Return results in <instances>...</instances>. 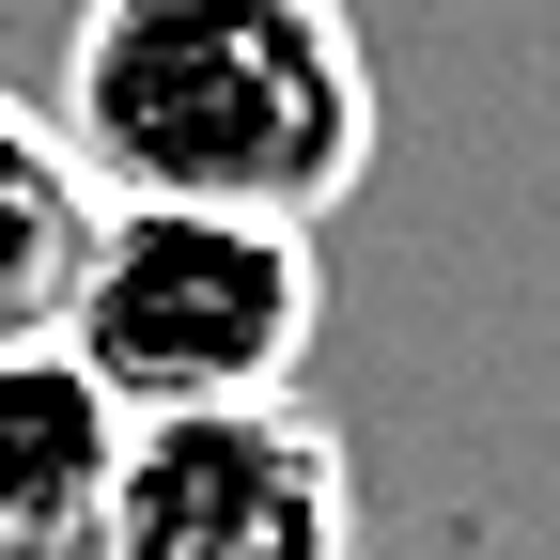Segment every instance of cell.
<instances>
[{"instance_id": "obj_1", "label": "cell", "mask_w": 560, "mask_h": 560, "mask_svg": "<svg viewBox=\"0 0 560 560\" xmlns=\"http://www.w3.org/2000/svg\"><path fill=\"white\" fill-rule=\"evenodd\" d=\"M62 140L94 202L327 219L374 172V47L342 0H79Z\"/></svg>"}, {"instance_id": "obj_2", "label": "cell", "mask_w": 560, "mask_h": 560, "mask_svg": "<svg viewBox=\"0 0 560 560\" xmlns=\"http://www.w3.org/2000/svg\"><path fill=\"white\" fill-rule=\"evenodd\" d=\"M327 342V249L296 219L234 202H94L62 359L125 420H202V405H280Z\"/></svg>"}, {"instance_id": "obj_5", "label": "cell", "mask_w": 560, "mask_h": 560, "mask_svg": "<svg viewBox=\"0 0 560 560\" xmlns=\"http://www.w3.org/2000/svg\"><path fill=\"white\" fill-rule=\"evenodd\" d=\"M79 249H94V172H79V140H62V109L0 94V359H16V342H62Z\"/></svg>"}, {"instance_id": "obj_4", "label": "cell", "mask_w": 560, "mask_h": 560, "mask_svg": "<svg viewBox=\"0 0 560 560\" xmlns=\"http://www.w3.org/2000/svg\"><path fill=\"white\" fill-rule=\"evenodd\" d=\"M109 499H125V405L62 342H16L0 359V560H109Z\"/></svg>"}, {"instance_id": "obj_3", "label": "cell", "mask_w": 560, "mask_h": 560, "mask_svg": "<svg viewBox=\"0 0 560 560\" xmlns=\"http://www.w3.org/2000/svg\"><path fill=\"white\" fill-rule=\"evenodd\" d=\"M109 560H359V452L327 436L312 389L125 420Z\"/></svg>"}]
</instances>
